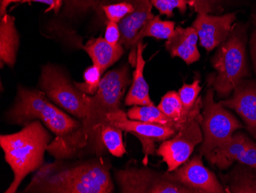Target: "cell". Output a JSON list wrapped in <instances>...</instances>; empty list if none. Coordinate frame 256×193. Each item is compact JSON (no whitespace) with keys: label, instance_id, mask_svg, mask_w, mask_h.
<instances>
[{"label":"cell","instance_id":"obj_1","mask_svg":"<svg viewBox=\"0 0 256 193\" xmlns=\"http://www.w3.org/2000/svg\"><path fill=\"white\" fill-rule=\"evenodd\" d=\"M132 83L126 65L106 73L97 93L88 96L87 112L80 127L63 136H56L47 152L60 159L104 153L106 147L102 141V131L108 122V114L120 109L122 99Z\"/></svg>","mask_w":256,"mask_h":193},{"label":"cell","instance_id":"obj_2","mask_svg":"<svg viewBox=\"0 0 256 193\" xmlns=\"http://www.w3.org/2000/svg\"><path fill=\"white\" fill-rule=\"evenodd\" d=\"M40 120L30 122L20 132L0 135V146L6 162L14 172L5 193H15L28 174L44 164V153L52 142V135Z\"/></svg>","mask_w":256,"mask_h":193},{"label":"cell","instance_id":"obj_3","mask_svg":"<svg viewBox=\"0 0 256 193\" xmlns=\"http://www.w3.org/2000/svg\"><path fill=\"white\" fill-rule=\"evenodd\" d=\"M12 125L26 126L40 120L56 136H63L80 127L82 122L73 119L53 104L42 90L20 86L15 102L6 114Z\"/></svg>","mask_w":256,"mask_h":193},{"label":"cell","instance_id":"obj_4","mask_svg":"<svg viewBox=\"0 0 256 193\" xmlns=\"http://www.w3.org/2000/svg\"><path fill=\"white\" fill-rule=\"evenodd\" d=\"M247 27L235 24L230 37L220 45L212 60L216 73L208 78V85L220 97L230 96L238 83L250 76L247 61Z\"/></svg>","mask_w":256,"mask_h":193},{"label":"cell","instance_id":"obj_5","mask_svg":"<svg viewBox=\"0 0 256 193\" xmlns=\"http://www.w3.org/2000/svg\"><path fill=\"white\" fill-rule=\"evenodd\" d=\"M202 104V96H199L190 116L179 130L172 137L164 141L156 149V155L168 165V172H172L189 160L195 147L202 142L204 134L200 125Z\"/></svg>","mask_w":256,"mask_h":193},{"label":"cell","instance_id":"obj_6","mask_svg":"<svg viewBox=\"0 0 256 193\" xmlns=\"http://www.w3.org/2000/svg\"><path fill=\"white\" fill-rule=\"evenodd\" d=\"M202 106L200 125L204 140L200 147V152L206 157L244 126L226 108L220 103H216L212 88L207 91Z\"/></svg>","mask_w":256,"mask_h":193},{"label":"cell","instance_id":"obj_7","mask_svg":"<svg viewBox=\"0 0 256 193\" xmlns=\"http://www.w3.org/2000/svg\"><path fill=\"white\" fill-rule=\"evenodd\" d=\"M40 88L58 107L62 108L76 119L82 121L86 116L88 95L83 93L70 81L64 72L53 65L42 70Z\"/></svg>","mask_w":256,"mask_h":193},{"label":"cell","instance_id":"obj_8","mask_svg":"<svg viewBox=\"0 0 256 193\" xmlns=\"http://www.w3.org/2000/svg\"><path fill=\"white\" fill-rule=\"evenodd\" d=\"M114 177L120 192L196 193L191 188L168 179L165 173L148 167L114 170Z\"/></svg>","mask_w":256,"mask_h":193},{"label":"cell","instance_id":"obj_9","mask_svg":"<svg viewBox=\"0 0 256 193\" xmlns=\"http://www.w3.org/2000/svg\"><path fill=\"white\" fill-rule=\"evenodd\" d=\"M109 162L98 157L72 163L63 193H110L114 183Z\"/></svg>","mask_w":256,"mask_h":193},{"label":"cell","instance_id":"obj_10","mask_svg":"<svg viewBox=\"0 0 256 193\" xmlns=\"http://www.w3.org/2000/svg\"><path fill=\"white\" fill-rule=\"evenodd\" d=\"M108 121L109 123L113 124L122 130L133 134L142 142L143 152L144 154V165L148 164V156L156 153L155 141L164 142L172 137L178 131L174 126L132 120L128 117L126 112L122 109L108 113Z\"/></svg>","mask_w":256,"mask_h":193},{"label":"cell","instance_id":"obj_11","mask_svg":"<svg viewBox=\"0 0 256 193\" xmlns=\"http://www.w3.org/2000/svg\"><path fill=\"white\" fill-rule=\"evenodd\" d=\"M202 155H195L172 172H164L170 181L194 190L196 193L226 192L214 172L204 165Z\"/></svg>","mask_w":256,"mask_h":193},{"label":"cell","instance_id":"obj_12","mask_svg":"<svg viewBox=\"0 0 256 193\" xmlns=\"http://www.w3.org/2000/svg\"><path fill=\"white\" fill-rule=\"evenodd\" d=\"M236 20V13L220 16L198 14L192 27L196 31L200 43L207 51H212L230 37Z\"/></svg>","mask_w":256,"mask_h":193},{"label":"cell","instance_id":"obj_13","mask_svg":"<svg viewBox=\"0 0 256 193\" xmlns=\"http://www.w3.org/2000/svg\"><path fill=\"white\" fill-rule=\"evenodd\" d=\"M134 10L128 14L118 24L120 31V44L125 50H130L129 63L135 67L136 61L138 46L136 39L140 31L149 19L154 17L152 13L153 5L150 0H132Z\"/></svg>","mask_w":256,"mask_h":193},{"label":"cell","instance_id":"obj_14","mask_svg":"<svg viewBox=\"0 0 256 193\" xmlns=\"http://www.w3.org/2000/svg\"><path fill=\"white\" fill-rule=\"evenodd\" d=\"M72 163L56 158L52 163L43 164L34 172L24 192L63 193L68 181Z\"/></svg>","mask_w":256,"mask_h":193},{"label":"cell","instance_id":"obj_15","mask_svg":"<svg viewBox=\"0 0 256 193\" xmlns=\"http://www.w3.org/2000/svg\"><path fill=\"white\" fill-rule=\"evenodd\" d=\"M218 103L226 109L235 111L256 140V80L243 79L235 88L230 99Z\"/></svg>","mask_w":256,"mask_h":193},{"label":"cell","instance_id":"obj_16","mask_svg":"<svg viewBox=\"0 0 256 193\" xmlns=\"http://www.w3.org/2000/svg\"><path fill=\"white\" fill-rule=\"evenodd\" d=\"M198 40L199 37L194 27H176L174 34L166 40L165 47L171 57H179L186 64L191 65L200 59L197 47Z\"/></svg>","mask_w":256,"mask_h":193},{"label":"cell","instance_id":"obj_17","mask_svg":"<svg viewBox=\"0 0 256 193\" xmlns=\"http://www.w3.org/2000/svg\"><path fill=\"white\" fill-rule=\"evenodd\" d=\"M248 135L241 131L234 132L225 142L216 147L206 156L208 162L220 169H228L235 162H238L245 151Z\"/></svg>","mask_w":256,"mask_h":193},{"label":"cell","instance_id":"obj_18","mask_svg":"<svg viewBox=\"0 0 256 193\" xmlns=\"http://www.w3.org/2000/svg\"><path fill=\"white\" fill-rule=\"evenodd\" d=\"M146 45L143 42H140L138 45V53H136V66L133 73L132 86L128 92L124 102L126 106H150L154 105L151 100L149 93V86L144 76L145 62L144 59L143 52L146 48Z\"/></svg>","mask_w":256,"mask_h":193},{"label":"cell","instance_id":"obj_19","mask_svg":"<svg viewBox=\"0 0 256 193\" xmlns=\"http://www.w3.org/2000/svg\"><path fill=\"white\" fill-rule=\"evenodd\" d=\"M84 49L93 65L100 69L102 74L122 58L125 50L120 43L112 44L102 37L89 40Z\"/></svg>","mask_w":256,"mask_h":193},{"label":"cell","instance_id":"obj_20","mask_svg":"<svg viewBox=\"0 0 256 193\" xmlns=\"http://www.w3.org/2000/svg\"><path fill=\"white\" fill-rule=\"evenodd\" d=\"M20 37L15 25V18L6 14L0 20V62L12 68L16 62Z\"/></svg>","mask_w":256,"mask_h":193},{"label":"cell","instance_id":"obj_21","mask_svg":"<svg viewBox=\"0 0 256 193\" xmlns=\"http://www.w3.org/2000/svg\"><path fill=\"white\" fill-rule=\"evenodd\" d=\"M221 178L226 192L256 193V169L250 165L237 162Z\"/></svg>","mask_w":256,"mask_h":193},{"label":"cell","instance_id":"obj_22","mask_svg":"<svg viewBox=\"0 0 256 193\" xmlns=\"http://www.w3.org/2000/svg\"><path fill=\"white\" fill-rule=\"evenodd\" d=\"M128 117L132 120L162 124L166 126H174L179 130L184 122H176L165 116L155 105L150 106H133L126 112Z\"/></svg>","mask_w":256,"mask_h":193},{"label":"cell","instance_id":"obj_23","mask_svg":"<svg viewBox=\"0 0 256 193\" xmlns=\"http://www.w3.org/2000/svg\"><path fill=\"white\" fill-rule=\"evenodd\" d=\"M175 29V22L162 20L160 16H154L146 22L143 28L140 31L136 39V46L144 37L168 40L174 34Z\"/></svg>","mask_w":256,"mask_h":193},{"label":"cell","instance_id":"obj_24","mask_svg":"<svg viewBox=\"0 0 256 193\" xmlns=\"http://www.w3.org/2000/svg\"><path fill=\"white\" fill-rule=\"evenodd\" d=\"M158 107L165 116L180 123L189 118L194 108L189 112H186L179 95L175 91H170L162 96Z\"/></svg>","mask_w":256,"mask_h":193},{"label":"cell","instance_id":"obj_25","mask_svg":"<svg viewBox=\"0 0 256 193\" xmlns=\"http://www.w3.org/2000/svg\"><path fill=\"white\" fill-rule=\"evenodd\" d=\"M102 141L106 149L114 156H123L126 153V148L123 140V130L108 122L102 131Z\"/></svg>","mask_w":256,"mask_h":193},{"label":"cell","instance_id":"obj_26","mask_svg":"<svg viewBox=\"0 0 256 193\" xmlns=\"http://www.w3.org/2000/svg\"><path fill=\"white\" fill-rule=\"evenodd\" d=\"M102 73L98 66L92 65L86 69L84 73V82H74V86L82 92L88 96H94L97 93L102 80Z\"/></svg>","mask_w":256,"mask_h":193},{"label":"cell","instance_id":"obj_27","mask_svg":"<svg viewBox=\"0 0 256 193\" xmlns=\"http://www.w3.org/2000/svg\"><path fill=\"white\" fill-rule=\"evenodd\" d=\"M197 14H222L234 0H188Z\"/></svg>","mask_w":256,"mask_h":193},{"label":"cell","instance_id":"obj_28","mask_svg":"<svg viewBox=\"0 0 256 193\" xmlns=\"http://www.w3.org/2000/svg\"><path fill=\"white\" fill-rule=\"evenodd\" d=\"M200 83V81L199 79H195L192 84L184 83L178 92L186 112H189L192 109L197 99L199 98L200 93L202 90Z\"/></svg>","mask_w":256,"mask_h":193},{"label":"cell","instance_id":"obj_29","mask_svg":"<svg viewBox=\"0 0 256 193\" xmlns=\"http://www.w3.org/2000/svg\"><path fill=\"white\" fill-rule=\"evenodd\" d=\"M102 10L104 12L108 21L119 24L128 14L133 12L134 7L132 3L124 1L118 4L103 6Z\"/></svg>","mask_w":256,"mask_h":193},{"label":"cell","instance_id":"obj_30","mask_svg":"<svg viewBox=\"0 0 256 193\" xmlns=\"http://www.w3.org/2000/svg\"><path fill=\"white\" fill-rule=\"evenodd\" d=\"M151 4L159 11L160 15L170 18L174 16V9H178L181 14H184L190 5L188 0H150Z\"/></svg>","mask_w":256,"mask_h":193},{"label":"cell","instance_id":"obj_31","mask_svg":"<svg viewBox=\"0 0 256 193\" xmlns=\"http://www.w3.org/2000/svg\"><path fill=\"white\" fill-rule=\"evenodd\" d=\"M64 2L66 4L64 13L73 16L94 10L98 5L99 0H64Z\"/></svg>","mask_w":256,"mask_h":193},{"label":"cell","instance_id":"obj_32","mask_svg":"<svg viewBox=\"0 0 256 193\" xmlns=\"http://www.w3.org/2000/svg\"><path fill=\"white\" fill-rule=\"evenodd\" d=\"M238 162L250 165L256 169V142L248 139L245 151Z\"/></svg>","mask_w":256,"mask_h":193},{"label":"cell","instance_id":"obj_33","mask_svg":"<svg viewBox=\"0 0 256 193\" xmlns=\"http://www.w3.org/2000/svg\"><path fill=\"white\" fill-rule=\"evenodd\" d=\"M252 24V30L251 37L250 40V54H251L253 68L256 74V5L253 9L251 15Z\"/></svg>","mask_w":256,"mask_h":193},{"label":"cell","instance_id":"obj_34","mask_svg":"<svg viewBox=\"0 0 256 193\" xmlns=\"http://www.w3.org/2000/svg\"><path fill=\"white\" fill-rule=\"evenodd\" d=\"M104 39L112 44H118L120 40V31L118 24L108 21L106 27Z\"/></svg>","mask_w":256,"mask_h":193},{"label":"cell","instance_id":"obj_35","mask_svg":"<svg viewBox=\"0 0 256 193\" xmlns=\"http://www.w3.org/2000/svg\"><path fill=\"white\" fill-rule=\"evenodd\" d=\"M30 2L42 3V4H46L50 7L46 10V13L50 12L52 10L56 13V14H58L62 7L64 0H28V3Z\"/></svg>","mask_w":256,"mask_h":193},{"label":"cell","instance_id":"obj_36","mask_svg":"<svg viewBox=\"0 0 256 193\" xmlns=\"http://www.w3.org/2000/svg\"><path fill=\"white\" fill-rule=\"evenodd\" d=\"M18 2H28V0H1V4H0V16H1V17H4V15L7 14V7L10 4Z\"/></svg>","mask_w":256,"mask_h":193},{"label":"cell","instance_id":"obj_37","mask_svg":"<svg viewBox=\"0 0 256 193\" xmlns=\"http://www.w3.org/2000/svg\"><path fill=\"white\" fill-rule=\"evenodd\" d=\"M124 1H126V2L130 3L132 2V0H124Z\"/></svg>","mask_w":256,"mask_h":193}]
</instances>
